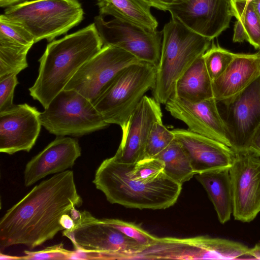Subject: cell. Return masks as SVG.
<instances>
[{
    "instance_id": "cell-2",
    "label": "cell",
    "mask_w": 260,
    "mask_h": 260,
    "mask_svg": "<svg viewBox=\"0 0 260 260\" xmlns=\"http://www.w3.org/2000/svg\"><path fill=\"white\" fill-rule=\"evenodd\" d=\"M103 44L95 23L50 42L39 59V74L30 95L44 108L63 90L81 67Z\"/></svg>"
},
{
    "instance_id": "cell-17",
    "label": "cell",
    "mask_w": 260,
    "mask_h": 260,
    "mask_svg": "<svg viewBox=\"0 0 260 260\" xmlns=\"http://www.w3.org/2000/svg\"><path fill=\"white\" fill-rule=\"evenodd\" d=\"M187 154L194 174L230 169L236 153L221 142L190 130H172Z\"/></svg>"
},
{
    "instance_id": "cell-16",
    "label": "cell",
    "mask_w": 260,
    "mask_h": 260,
    "mask_svg": "<svg viewBox=\"0 0 260 260\" xmlns=\"http://www.w3.org/2000/svg\"><path fill=\"white\" fill-rule=\"evenodd\" d=\"M162 117L160 104L153 98L144 95L133 113L113 157L125 164H134L143 158L151 129L154 123L162 121Z\"/></svg>"
},
{
    "instance_id": "cell-8",
    "label": "cell",
    "mask_w": 260,
    "mask_h": 260,
    "mask_svg": "<svg viewBox=\"0 0 260 260\" xmlns=\"http://www.w3.org/2000/svg\"><path fill=\"white\" fill-rule=\"evenodd\" d=\"M139 61L123 49L103 46L81 67L64 89L75 90L94 104L121 70Z\"/></svg>"
},
{
    "instance_id": "cell-37",
    "label": "cell",
    "mask_w": 260,
    "mask_h": 260,
    "mask_svg": "<svg viewBox=\"0 0 260 260\" xmlns=\"http://www.w3.org/2000/svg\"><path fill=\"white\" fill-rule=\"evenodd\" d=\"M24 1L26 0H0V6L1 8H7Z\"/></svg>"
},
{
    "instance_id": "cell-36",
    "label": "cell",
    "mask_w": 260,
    "mask_h": 260,
    "mask_svg": "<svg viewBox=\"0 0 260 260\" xmlns=\"http://www.w3.org/2000/svg\"><path fill=\"white\" fill-rule=\"evenodd\" d=\"M249 254L251 259H260V242L250 248Z\"/></svg>"
},
{
    "instance_id": "cell-23",
    "label": "cell",
    "mask_w": 260,
    "mask_h": 260,
    "mask_svg": "<svg viewBox=\"0 0 260 260\" xmlns=\"http://www.w3.org/2000/svg\"><path fill=\"white\" fill-rule=\"evenodd\" d=\"M232 13L237 19L234 28V42H248L260 48V20L251 2L231 0Z\"/></svg>"
},
{
    "instance_id": "cell-9",
    "label": "cell",
    "mask_w": 260,
    "mask_h": 260,
    "mask_svg": "<svg viewBox=\"0 0 260 260\" xmlns=\"http://www.w3.org/2000/svg\"><path fill=\"white\" fill-rule=\"evenodd\" d=\"M71 231L76 249L95 252L107 258L132 259L145 248L86 211L81 212Z\"/></svg>"
},
{
    "instance_id": "cell-41",
    "label": "cell",
    "mask_w": 260,
    "mask_h": 260,
    "mask_svg": "<svg viewBox=\"0 0 260 260\" xmlns=\"http://www.w3.org/2000/svg\"><path fill=\"white\" fill-rule=\"evenodd\" d=\"M246 2H251L252 0H245Z\"/></svg>"
},
{
    "instance_id": "cell-29",
    "label": "cell",
    "mask_w": 260,
    "mask_h": 260,
    "mask_svg": "<svg viewBox=\"0 0 260 260\" xmlns=\"http://www.w3.org/2000/svg\"><path fill=\"white\" fill-rule=\"evenodd\" d=\"M131 176L142 180H152L164 174V166L157 157H143L134 164H126Z\"/></svg>"
},
{
    "instance_id": "cell-6",
    "label": "cell",
    "mask_w": 260,
    "mask_h": 260,
    "mask_svg": "<svg viewBox=\"0 0 260 260\" xmlns=\"http://www.w3.org/2000/svg\"><path fill=\"white\" fill-rule=\"evenodd\" d=\"M83 13L77 0H31L8 7L4 14L24 26L36 43L67 33L82 21Z\"/></svg>"
},
{
    "instance_id": "cell-31",
    "label": "cell",
    "mask_w": 260,
    "mask_h": 260,
    "mask_svg": "<svg viewBox=\"0 0 260 260\" xmlns=\"http://www.w3.org/2000/svg\"><path fill=\"white\" fill-rule=\"evenodd\" d=\"M17 74H12L0 79V112L13 104L14 90L18 84Z\"/></svg>"
},
{
    "instance_id": "cell-1",
    "label": "cell",
    "mask_w": 260,
    "mask_h": 260,
    "mask_svg": "<svg viewBox=\"0 0 260 260\" xmlns=\"http://www.w3.org/2000/svg\"><path fill=\"white\" fill-rule=\"evenodd\" d=\"M82 202L72 171L42 181L1 218V250L16 245L32 249L51 240L64 230L60 223L62 216Z\"/></svg>"
},
{
    "instance_id": "cell-30",
    "label": "cell",
    "mask_w": 260,
    "mask_h": 260,
    "mask_svg": "<svg viewBox=\"0 0 260 260\" xmlns=\"http://www.w3.org/2000/svg\"><path fill=\"white\" fill-rule=\"evenodd\" d=\"M103 220L117 229L127 237L145 247L154 243L157 238L150 234L139 226L131 222L117 219H103Z\"/></svg>"
},
{
    "instance_id": "cell-40",
    "label": "cell",
    "mask_w": 260,
    "mask_h": 260,
    "mask_svg": "<svg viewBox=\"0 0 260 260\" xmlns=\"http://www.w3.org/2000/svg\"><path fill=\"white\" fill-rule=\"evenodd\" d=\"M20 257H16L10 255H8L6 254H3L1 253L0 254V259L1 260H9V259H20Z\"/></svg>"
},
{
    "instance_id": "cell-33",
    "label": "cell",
    "mask_w": 260,
    "mask_h": 260,
    "mask_svg": "<svg viewBox=\"0 0 260 260\" xmlns=\"http://www.w3.org/2000/svg\"><path fill=\"white\" fill-rule=\"evenodd\" d=\"M248 151L255 156L260 157V125L251 138Z\"/></svg>"
},
{
    "instance_id": "cell-34",
    "label": "cell",
    "mask_w": 260,
    "mask_h": 260,
    "mask_svg": "<svg viewBox=\"0 0 260 260\" xmlns=\"http://www.w3.org/2000/svg\"><path fill=\"white\" fill-rule=\"evenodd\" d=\"M151 7H154L160 10L168 11L170 6L174 0H142Z\"/></svg>"
},
{
    "instance_id": "cell-4",
    "label": "cell",
    "mask_w": 260,
    "mask_h": 260,
    "mask_svg": "<svg viewBox=\"0 0 260 260\" xmlns=\"http://www.w3.org/2000/svg\"><path fill=\"white\" fill-rule=\"evenodd\" d=\"M162 31L160 58L152 92L157 102L165 105L173 96L178 79L209 48L212 40L172 18L165 25Z\"/></svg>"
},
{
    "instance_id": "cell-3",
    "label": "cell",
    "mask_w": 260,
    "mask_h": 260,
    "mask_svg": "<svg viewBox=\"0 0 260 260\" xmlns=\"http://www.w3.org/2000/svg\"><path fill=\"white\" fill-rule=\"evenodd\" d=\"M93 183L110 203L139 209L168 208L176 203L182 190V184L165 173L152 180L134 178L126 164L113 157L101 163Z\"/></svg>"
},
{
    "instance_id": "cell-25",
    "label": "cell",
    "mask_w": 260,
    "mask_h": 260,
    "mask_svg": "<svg viewBox=\"0 0 260 260\" xmlns=\"http://www.w3.org/2000/svg\"><path fill=\"white\" fill-rule=\"evenodd\" d=\"M31 47L0 39V79L28 67L26 56Z\"/></svg>"
},
{
    "instance_id": "cell-28",
    "label": "cell",
    "mask_w": 260,
    "mask_h": 260,
    "mask_svg": "<svg viewBox=\"0 0 260 260\" xmlns=\"http://www.w3.org/2000/svg\"><path fill=\"white\" fill-rule=\"evenodd\" d=\"M0 39L25 46L35 43L33 36L24 26L4 14L0 16Z\"/></svg>"
},
{
    "instance_id": "cell-24",
    "label": "cell",
    "mask_w": 260,
    "mask_h": 260,
    "mask_svg": "<svg viewBox=\"0 0 260 260\" xmlns=\"http://www.w3.org/2000/svg\"><path fill=\"white\" fill-rule=\"evenodd\" d=\"M155 157L163 162L166 174L180 184L189 181L195 175L187 154L176 138Z\"/></svg>"
},
{
    "instance_id": "cell-14",
    "label": "cell",
    "mask_w": 260,
    "mask_h": 260,
    "mask_svg": "<svg viewBox=\"0 0 260 260\" xmlns=\"http://www.w3.org/2000/svg\"><path fill=\"white\" fill-rule=\"evenodd\" d=\"M174 118L183 121L188 129L222 142L232 148L229 134L214 98L190 102L172 96L165 104Z\"/></svg>"
},
{
    "instance_id": "cell-22",
    "label": "cell",
    "mask_w": 260,
    "mask_h": 260,
    "mask_svg": "<svg viewBox=\"0 0 260 260\" xmlns=\"http://www.w3.org/2000/svg\"><path fill=\"white\" fill-rule=\"evenodd\" d=\"M99 15L111 16L156 30L158 22L150 11L151 7L142 0H97Z\"/></svg>"
},
{
    "instance_id": "cell-10",
    "label": "cell",
    "mask_w": 260,
    "mask_h": 260,
    "mask_svg": "<svg viewBox=\"0 0 260 260\" xmlns=\"http://www.w3.org/2000/svg\"><path fill=\"white\" fill-rule=\"evenodd\" d=\"M103 46H112L131 53L141 61L158 66L161 55L162 31L150 30L117 18L106 21L99 15L94 18Z\"/></svg>"
},
{
    "instance_id": "cell-5",
    "label": "cell",
    "mask_w": 260,
    "mask_h": 260,
    "mask_svg": "<svg viewBox=\"0 0 260 260\" xmlns=\"http://www.w3.org/2000/svg\"><path fill=\"white\" fill-rule=\"evenodd\" d=\"M156 67L139 61L121 70L94 103L96 109L109 124L120 126L122 134L129 119L145 95L155 84Z\"/></svg>"
},
{
    "instance_id": "cell-13",
    "label": "cell",
    "mask_w": 260,
    "mask_h": 260,
    "mask_svg": "<svg viewBox=\"0 0 260 260\" xmlns=\"http://www.w3.org/2000/svg\"><path fill=\"white\" fill-rule=\"evenodd\" d=\"M229 172L234 219L251 222L260 212V158L249 151L236 153Z\"/></svg>"
},
{
    "instance_id": "cell-38",
    "label": "cell",
    "mask_w": 260,
    "mask_h": 260,
    "mask_svg": "<svg viewBox=\"0 0 260 260\" xmlns=\"http://www.w3.org/2000/svg\"><path fill=\"white\" fill-rule=\"evenodd\" d=\"M70 215H71L72 218L75 221L79 219L81 215V212L77 210L76 209V207H73L70 211Z\"/></svg>"
},
{
    "instance_id": "cell-19",
    "label": "cell",
    "mask_w": 260,
    "mask_h": 260,
    "mask_svg": "<svg viewBox=\"0 0 260 260\" xmlns=\"http://www.w3.org/2000/svg\"><path fill=\"white\" fill-rule=\"evenodd\" d=\"M260 76V55L236 53L224 72L212 81L217 102L241 92Z\"/></svg>"
},
{
    "instance_id": "cell-12",
    "label": "cell",
    "mask_w": 260,
    "mask_h": 260,
    "mask_svg": "<svg viewBox=\"0 0 260 260\" xmlns=\"http://www.w3.org/2000/svg\"><path fill=\"white\" fill-rule=\"evenodd\" d=\"M172 18L211 40L229 27L233 16L231 0H174Z\"/></svg>"
},
{
    "instance_id": "cell-7",
    "label": "cell",
    "mask_w": 260,
    "mask_h": 260,
    "mask_svg": "<svg viewBox=\"0 0 260 260\" xmlns=\"http://www.w3.org/2000/svg\"><path fill=\"white\" fill-rule=\"evenodd\" d=\"M41 124L58 137H81L109 124L93 104L79 92L63 89L41 112Z\"/></svg>"
},
{
    "instance_id": "cell-20",
    "label": "cell",
    "mask_w": 260,
    "mask_h": 260,
    "mask_svg": "<svg viewBox=\"0 0 260 260\" xmlns=\"http://www.w3.org/2000/svg\"><path fill=\"white\" fill-rule=\"evenodd\" d=\"M229 169L194 175L206 190L216 212L219 221L224 224L233 212V199Z\"/></svg>"
},
{
    "instance_id": "cell-27",
    "label": "cell",
    "mask_w": 260,
    "mask_h": 260,
    "mask_svg": "<svg viewBox=\"0 0 260 260\" xmlns=\"http://www.w3.org/2000/svg\"><path fill=\"white\" fill-rule=\"evenodd\" d=\"M175 139L172 131L169 130L162 121L156 122L150 132L144 157H155Z\"/></svg>"
},
{
    "instance_id": "cell-32",
    "label": "cell",
    "mask_w": 260,
    "mask_h": 260,
    "mask_svg": "<svg viewBox=\"0 0 260 260\" xmlns=\"http://www.w3.org/2000/svg\"><path fill=\"white\" fill-rule=\"evenodd\" d=\"M27 255L21 258L26 259H68L71 251L60 245L37 252L25 251Z\"/></svg>"
},
{
    "instance_id": "cell-26",
    "label": "cell",
    "mask_w": 260,
    "mask_h": 260,
    "mask_svg": "<svg viewBox=\"0 0 260 260\" xmlns=\"http://www.w3.org/2000/svg\"><path fill=\"white\" fill-rule=\"evenodd\" d=\"M236 54L212 42L211 47L203 55L206 69L212 81L224 72Z\"/></svg>"
},
{
    "instance_id": "cell-11",
    "label": "cell",
    "mask_w": 260,
    "mask_h": 260,
    "mask_svg": "<svg viewBox=\"0 0 260 260\" xmlns=\"http://www.w3.org/2000/svg\"><path fill=\"white\" fill-rule=\"evenodd\" d=\"M232 149L236 153L248 151L251 138L260 125V76L238 93L217 102Z\"/></svg>"
},
{
    "instance_id": "cell-42",
    "label": "cell",
    "mask_w": 260,
    "mask_h": 260,
    "mask_svg": "<svg viewBox=\"0 0 260 260\" xmlns=\"http://www.w3.org/2000/svg\"><path fill=\"white\" fill-rule=\"evenodd\" d=\"M260 55V48L259 49V51L258 52Z\"/></svg>"
},
{
    "instance_id": "cell-21",
    "label": "cell",
    "mask_w": 260,
    "mask_h": 260,
    "mask_svg": "<svg viewBox=\"0 0 260 260\" xmlns=\"http://www.w3.org/2000/svg\"><path fill=\"white\" fill-rule=\"evenodd\" d=\"M203 55L197 58L178 79L173 96L190 102L214 98L212 81Z\"/></svg>"
},
{
    "instance_id": "cell-18",
    "label": "cell",
    "mask_w": 260,
    "mask_h": 260,
    "mask_svg": "<svg viewBox=\"0 0 260 260\" xmlns=\"http://www.w3.org/2000/svg\"><path fill=\"white\" fill-rule=\"evenodd\" d=\"M81 155L77 140L57 137L27 163L24 171L25 186H30L49 175L72 168Z\"/></svg>"
},
{
    "instance_id": "cell-35",
    "label": "cell",
    "mask_w": 260,
    "mask_h": 260,
    "mask_svg": "<svg viewBox=\"0 0 260 260\" xmlns=\"http://www.w3.org/2000/svg\"><path fill=\"white\" fill-rule=\"evenodd\" d=\"M60 223L64 230H71L75 226V221L70 214H63L61 217Z\"/></svg>"
},
{
    "instance_id": "cell-39",
    "label": "cell",
    "mask_w": 260,
    "mask_h": 260,
    "mask_svg": "<svg viewBox=\"0 0 260 260\" xmlns=\"http://www.w3.org/2000/svg\"><path fill=\"white\" fill-rule=\"evenodd\" d=\"M251 2L260 20V0H252Z\"/></svg>"
},
{
    "instance_id": "cell-15",
    "label": "cell",
    "mask_w": 260,
    "mask_h": 260,
    "mask_svg": "<svg viewBox=\"0 0 260 260\" xmlns=\"http://www.w3.org/2000/svg\"><path fill=\"white\" fill-rule=\"evenodd\" d=\"M41 112L26 103L0 112V152L8 154L29 152L41 129Z\"/></svg>"
}]
</instances>
